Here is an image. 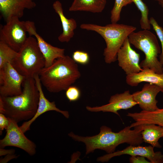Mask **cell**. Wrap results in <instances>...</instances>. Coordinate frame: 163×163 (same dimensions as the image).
I'll list each match as a JSON object with an SVG mask.
<instances>
[{"instance_id": "6da1fadb", "label": "cell", "mask_w": 163, "mask_h": 163, "mask_svg": "<svg viewBox=\"0 0 163 163\" xmlns=\"http://www.w3.org/2000/svg\"><path fill=\"white\" fill-rule=\"evenodd\" d=\"M134 127V129L131 130L130 126H128L119 132L115 133L110 128L103 126L100 128L98 134L91 136H79L72 132L69 133L68 135L74 140L85 144L86 155L92 152L97 149L104 150L110 154L114 152L116 148L122 143L138 146L143 143L141 126L139 125Z\"/></svg>"}, {"instance_id": "7a4b0ae2", "label": "cell", "mask_w": 163, "mask_h": 163, "mask_svg": "<svg viewBox=\"0 0 163 163\" xmlns=\"http://www.w3.org/2000/svg\"><path fill=\"white\" fill-rule=\"evenodd\" d=\"M22 86V91L20 94L0 96V113L17 123L32 118L39 101V92L34 77H26Z\"/></svg>"}, {"instance_id": "3957f363", "label": "cell", "mask_w": 163, "mask_h": 163, "mask_svg": "<svg viewBox=\"0 0 163 163\" xmlns=\"http://www.w3.org/2000/svg\"><path fill=\"white\" fill-rule=\"evenodd\" d=\"M38 75L42 85L52 93L66 90L81 76L77 64L68 56L57 59Z\"/></svg>"}, {"instance_id": "277c9868", "label": "cell", "mask_w": 163, "mask_h": 163, "mask_svg": "<svg viewBox=\"0 0 163 163\" xmlns=\"http://www.w3.org/2000/svg\"><path fill=\"white\" fill-rule=\"evenodd\" d=\"M80 27L95 31L104 39L106 46L103 55L105 61L107 64H110L117 60V53L125 40L136 29L133 26L117 23H111L104 26L83 23L80 25Z\"/></svg>"}, {"instance_id": "5b68a950", "label": "cell", "mask_w": 163, "mask_h": 163, "mask_svg": "<svg viewBox=\"0 0 163 163\" xmlns=\"http://www.w3.org/2000/svg\"><path fill=\"white\" fill-rule=\"evenodd\" d=\"M130 44L143 52L145 58L140 63L142 69L149 68L155 72L163 74V65L158 58L161 49L156 36L149 30L132 32L128 37Z\"/></svg>"}, {"instance_id": "8992f818", "label": "cell", "mask_w": 163, "mask_h": 163, "mask_svg": "<svg viewBox=\"0 0 163 163\" xmlns=\"http://www.w3.org/2000/svg\"><path fill=\"white\" fill-rule=\"evenodd\" d=\"M11 64L21 74L33 77L45 66V60L35 38L30 36Z\"/></svg>"}, {"instance_id": "52a82bcc", "label": "cell", "mask_w": 163, "mask_h": 163, "mask_svg": "<svg viewBox=\"0 0 163 163\" xmlns=\"http://www.w3.org/2000/svg\"><path fill=\"white\" fill-rule=\"evenodd\" d=\"M14 17L6 22L0 31V41L18 52L26 42L27 30L24 21Z\"/></svg>"}, {"instance_id": "ba28073f", "label": "cell", "mask_w": 163, "mask_h": 163, "mask_svg": "<svg viewBox=\"0 0 163 163\" xmlns=\"http://www.w3.org/2000/svg\"><path fill=\"white\" fill-rule=\"evenodd\" d=\"M8 118L9 123L5 129V135L0 140V148L8 146L15 147L24 150L31 156L34 155L36 153L35 144L26 137L17 122Z\"/></svg>"}, {"instance_id": "9c48e42d", "label": "cell", "mask_w": 163, "mask_h": 163, "mask_svg": "<svg viewBox=\"0 0 163 163\" xmlns=\"http://www.w3.org/2000/svg\"><path fill=\"white\" fill-rule=\"evenodd\" d=\"M25 78L11 63L6 64L0 69V96L9 97L21 94Z\"/></svg>"}, {"instance_id": "30bf717a", "label": "cell", "mask_w": 163, "mask_h": 163, "mask_svg": "<svg viewBox=\"0 0 163 163\" xmlns=\"http://www.w3.org/2000/svg\"><path fill=\"white\" fill-rule=\"evenodd\" d=\"M151 145L142 146L130 145L125 149L108 154L97 158V161L104 162L108 161L113 157L123 155L141 156L147 158L151 163H163V154L160 151L155 152Z\"/></svg>"}, {"instance_id": "8fae6325", "label": "cell", "mask_w": 163, "mask_h": 163, "mask_svg": "<svg viewBox=\"0 0 163 163\" xmlns=\"http://www.w3.org/2000/svg\"><path fill=\"white\" fill-rule=\"evenodd\" d=\"M25 22L27 32L30 36H34L37 40L39 47L44 59V67L50 66L56 59L65 56L64 49L52 46L37 33L34 22L27 21Z\"/></svg>"}, {"instance_id": "7c38bea8", "label": "cell", "mask_w": 163, "mask_h": 163, "mask_svg": "<svg viewBox=\"0 0 163 163\" xmlns=\"http://www.w3.org/2000/svg\"><path fill=\"white\" fill-rule=\"evenodd\" d=\"M140 59L139 54L132 49L127 38L117 53L119 66L126 75L138 73L142 70L139 64Z\"/></svg>"}, {"instance_id": "4fadbf2b", "label": "cell", "mask_w": 163, "mask_h": 163, "mask_svg": "<svg viewBox=\"0 0 163 163\" xmlns=\"http://www.w3.org/2000/svg\"><path fill=\"white\" fill-rule=\"evenodd\" d=\"M138 104L133 99L132 94L129 90L123 93L117 94L112 96L109 103L101 106L86 107V109L90 111L110 112L120 116L118 111L121 109L126 110Z\"/></svg>"}, {"instance_id": "5bb4252c", "label": "cell", "mask_w": 163, "mask_h": 163, "mask_svg": "<svg viewBox=\"0 0 163 163\" xmlns=\"http://www.w3.org/2000/svg\"><path fill=\"white\" fill-rule=\"evenodd\" d=\"M36 85L39 94V101L37 111L33 117L30 120L24 122L20 126L24 133L30 129V126L40 116L50 111H55L62 114L65 117H69V112L60 110L56 107L54 101L50 102L45 97L42 88L41 83L38 74L34 76Z\"/></svg>"}, {"instance_id": "9a60e30c", "label": "cell", "mask_w": 163, "mask_h": 163, "mask_svg": "<svg viewBox=\"0 0 163 163\" xmlns=\"http://www.w3.org/2000/svg\"><path fill=\"white\" fill-rule=\"evenodd\" d=\"M160 92H161V89L159 86L148 83L144 85L141 90L137 91L132 94L134 100L142 110L152 111L159 109L156 97Z\"/></svg>"}, {"instance_id": "2e32d148", "label": "cell", "mask_w": 163, "mask_h": 163, "mask_svg": "<svg viewBox=\"0 0 163 163\" xmlns=\"http://www.w3.org/2000/svg\"><path fill=\"white\" fill-rule=\"evenodd\" d=\"M36 6L33 0H0V11L7 22L11 18H20L25 9H32Z\"/></svg>"}, {"instance_id": "e0dca14e", "label": "cell", "mask_w": 163, "mask_h": 163, "mask_svg": "<svg viewBox=\"0 0 163 163\" xmlns=\"http://www.w3.org/2000/svg\"><path fill=\"white\" fill-rule=\"evenodd\" d=\"M126 82L132 87L137 86L141 82H149L159 86L163 93V74L157 73L149 68L142 69L138 73L127 75Z\"/></svg>"}, {"instance_id": "ac0fdd59", "label": "cell", "mask_w": 163, "mask_h": 163, "mask_svg": "<svg viewBox=\"0 0 163 163\" xmlns=\"http://www.w3.org/2000/svg\"><path fill=\"white\" fill-rule=\"evenodd\" d=\"M53 7L60 19L63 31L59 36L58 39L61 42H68L74 35V30L77 27L76 21L73 18H67L64 15L61 3L59 1L55 2Z\"/></svg>"}, {"instance_id": "d6986e66", "label": "cell", "mask_w": 163, "mask_h": 163, "mask_svg": "<svg viewBox=\"0 0 163 163\" xmlns=\"http://www.w3.org/2000/svg\"><path fill=\"white\" fill-rule=\"evenodd\" d=\"M127 116L136 121L130 126L131 128L148 123H153L163 127V108L152 111L142 110L139 113H128Z\"/></svg>"}, {"instance_id": "ffe728a7", "label": "cell", "mask_w": 163, "mask_h": 163, "mask_svg": "<svg viewBox=\"0 0 163 163\" xmlns=\"http://www.w3.org/2000/svg\"><path fill=\"white\" fill-rule=\"evenodd\" d=\"M140 125L142 129L141 134L143 142L150 144L154 147L161 148L158 141L163 137V127L153 123Z\"/></svg>"}, {"instance_id": "44dd1931", "label": "cell", "mask_w": 163, "mask_h": 163, "mask_svg": "<svg viewBox=\"0 0 163 163\" xmlns=\"http://www.w3.org/2000/svg\"><path fill=\"white\" fill-rule=\"evenodd\" d=\"M106 4V0H73L69 10L99 13L103 11Z\"/></svg>"}, {"instance_id": "7402d4cb", "label": "cell", "mask_w": 163, "mask_h": 163, "mask_svg": "<svg viewBox=\"0 0 163 163\" xmlns=\"http://www.w3.org/2000/svg\"><path fill=\"white\" fill-rule=\"evenodd\" d=\"M18 53L7 44L0 41V69L7 63H11Z\"/></svg>"}, {"instance_id": "603a6c76", "label": "cell", "mask_w": 163, "mask_h": 163, "mask_svg": "<svg viewBox=\"0 0 163 163\" xmlns=\"http://www.w3.org/2000/svg\"><path fill=\"white\" fill-rule=\"evenodd\" d=\"M141 13L139 22L141 28L143 30H149L151 24L148 18L149 9L142 0H132Z\"/></svg>"}, {"instance_id": "cb8c5ba5", "label": "cell", "mask_w": 163, "mask_h": 163, "mask_svg": "<svg viewBox=\"0 0 163 163\" xmlns=\"http://www.w3.org/2000/svg\"><path fill=\"white\" fill-rule=\"evenodd\" d=\"M132 0H115L114 6L111 11V23H117L120 19L122 9L124 6L132 3Z\"/></svg>"}, {"instance_id": "d4e9b609", "label": "cell", "mask_w": 163, "mask_h": 163, "mask_svg": "<svg viewBox=\"0 0 163 163\" xmlns=\"http://www.w3.org/2000/svg\"><path fill=\"white\" fill-rule=\"evenodd\" d=\"M149 20L150 24L155 32L161 44L162 52L160 56V61L163 66V28L158 25L153 17H151Z\"/></svg>"}, {"instance_id": "484cf974", "label": "cell", "mask_w": 163, "mask_h": 163, "mask_svg": "<svg viewBox=\"0 0 163 163\" xmlns=\"http://www.w3.org/2000/svg\"><path fill=\"white\" fill-rule=\"evenodd\" d=\"M72 58L76 63L83 65L87 64L89 61V56L88 53L80 50L74 51Z\"/></svg>"}, {"instance_id": "4316f807", "label": "cell", "mask_w": 163, "mask_h": 163, "mask_svg": "<svg viewBox=\"0 0 163 163\" xmlns=\"http://www.w3.org/2000/svg\"><path fill=\"white\" fill-rule=\"evenodd\" d=\"M66 95L70 102L78 100L80 97L81 92L80 89L75 86H70L66 90Z\"/></svg>"}, {"instance_id": "83f0119b", "label": "cell", "mask_w": 163, "mask_h": 163, "mask_svg": "<svg viewBox=\"0 0 163 163\" xmlns=\"http://www.w3.org/2000/svg\"><path fill=\"white\" fill-rule=\"evenodd\" d=\"M9 120L8 117L3 113H0V133L4 129H6L8 126Z\"/></svg>"}, {"instance_id": "f1b7e54d", "label": "cell", "mask_w": 163, "mask_h": 163, "mask_svg": "<svg viewBox=\"0 0 163 163\" xmlns=\"http://www.w3.org/2000/svg\"><path fill=\"white\" fill-rule=\"evenodd\" d=\"M131 163H151L146 160L145 157L141 156H132L129 158Z\"/></svg>"}, {"instance_id": "f546056e", "label": "cell", "mask_w": 163, "mask_h": 163, "mask_svg": "<svg viewBox=\"0 0 163 163\" xmlns=\"http://www.w3.org/2000/svg\"><path fill=\"white\" fill-rule=\"evenodd\" d=\"M18 156L14 154L7 155L4 158L0 160V162L1 163H7L12 159L16 158L18 157Z\"/></svg>"}, {"instance_id": "4dcf8cb0", "label": "cell", "mask_w": 163, "mask_h": 163, "mask_svg": "<svg viewBox=\"0 0 163 163\" xmlns=\"http://www.w3.org/2000/svg\"><path fill=\"white\" fill-rule=\"evenodd\" d=\"M15 150L14 149H5L3 148L0 149V156L6 155L8 154H13Z\"/></svg>"}, {"instance_id": "1f68e13d", "label": "cell", "mask_w": 163, "mask_h": 163, "mask_svg": "<svg viewBox=\"0 0 163 163\" xmlns=\"http://www.w3.org/2000/svg\"><path fill=\"white\" fill-rule=\"evenodd\" d=\"M159 4L161 5L163 8V0H159L158 1Z\"/></svg>"}, {"instance_id": "d6a6232c", "label": "cell", "mask_w": 163, "mask_h": 163, "mask_svg": "<svg viewBox=\"0 0 163 163\" xmlns=\"http://www.w3.org/2000/svg\"><path fill=\"white\" fill-rule=\"evenodd\" d=\"M155 0L157 1H158V2L159 0Z\"/></svg>"}]
</instances>
